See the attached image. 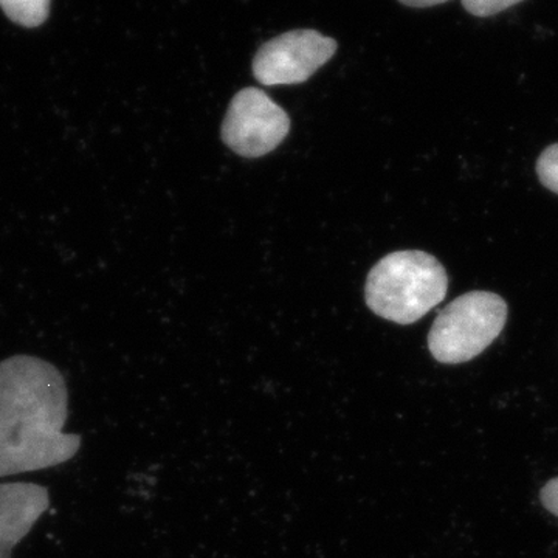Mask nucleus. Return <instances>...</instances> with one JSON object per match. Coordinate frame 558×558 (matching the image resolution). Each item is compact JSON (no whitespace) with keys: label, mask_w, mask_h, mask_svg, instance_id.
<instances>
[{"label":"nucleus","mask_w":558,"mask_h":558,"mask_svg":"<svg viewBox=\"0 0 558 558\" xmlns=\"http://www.w3.org/2000/svg\"><path fill=\"white\" fill-rule=\"evenodd\" d=\"M449 277L435 256L402 250L381 258L366 279V304L374 314L411 325L446 299Z\"/></svg>","instance_id":"f03ea898"},{"label":"nucleus","mask_w":558,"mask_h":558,"mask_svg":"<svg viewBox=\"0 0 558 558\" xmlns=\"http://www.w3.org/2000/svg\"><path fill=\"white\" fill-rule=\"evenodd\" d=\"M336 51V40L322 33H282L260 47L253 60V75L263 86L301 84L323 68Z\"/></svg>","instance_id":"39448f33"},{"label":"nucleus","mask_w":558,"mask_h":558,"mask_svg":"<svg viewBox=\"0 0 558 558\" xmlns=\"http://www.w3.org/2000/svg\"><path fill=\"white\" fill-rule=\"evenodd\" d=\"M542 502L550 513L558 517V478L550 480L549 483L542 488Z\"/></svg>","instance_id":"9d476101"},{"label":"nucleus","mask_w":558,"mask_h":558,"mask_svg":"<svg viewBox=\"0 0 558 558\" xmlns=\"http://www.w3.org/2000/svg\"><path fill=\"white\" fill-rule=\"evenodd\" d=\"M523 0H462V5L476 17H490Z\"/></svg>","instance_id":"1a4fd4ad"},{"label":"nucleus","mask_w":558,"mask_h":558,"mask_svg":"<svg viewBox=\"0 0 558 558\" xmlns=\"http://www.w3.org/2000/svg\"><path fill=\"white\" fill-rule=\"evenodd\" d=\"M403 5L411 9H428V7L440 5V3L449 2V0H399Z\"/></svg>","instance_id":"9b49d317"},{"label":"nucleus","mask_w":558,"mask_h":558,"mask_svg":"<svg viewBox=\"0 0 558 558\" xmlns=\"http://www.w3.org/2000/svg\"><path fill=\"white\" fill-rule=\"evenodd\" d=\"M508 322V304L497 293H465L451 301L433 323L428 348L433 357L458 365L486 351Z\"/></svg>","instance_id":"7ed1b4c3"},{"label":"nucleus","mask_w":558,"mask_h":558,"mask_svg":"<svg viewBox=\"0 0 558 558\" xmlns=\"http://www.w3.org/2000/svg\"><path fill=\"white\" fill-rule=\"evenodd\" d=\"M289 131L288 112L266 92L247 87L231 100L220 134L238 156L258 159L277 149Z\"/></svg>","instance_id":"20e7f679"},{"label":"nucleus","mask_w":558,"mask_h":558,"mask_svg":"<svg viewBox=\"0 0 558 558\" xmlns=\"http://www.w3.org/2000/svg\"><path fill=\"white\" fill-rule=\"evenodd\" d=\"M537 174L543 186L558 194V143L548 146L538 157Z\"/></svg>","instance_id":"6e6552de"},{"label":"nucleus","mask_w":558,"mask_h":558,"mask_svg":"<svg viewBox=\"0 0 558 558\" xmlns=\"http://www.w3.org/2000/svg\"><path fill=\"white\" fill-rule=\"evenodd\" d=\"M69 391L57 366L33 355L0 362V480L65 464L81 449L65 433Z\"/></svg>","instance_id":"f257e3e1"},{"label":"nucleus","mask_w":558,"mask_h":558,"mask_svg":"<svg viewBox=\"0 0 558 558\" xmlns=\"http://www.w3.org/2000/svg\"><path fill=\"white\" fill-rule=\"evenodd\" d=\"M7 16L24 27H38L49 17L50 0H0Z\"/></svg>","instance_id":"0eeeda50"},{"label":"nucleus","mask_w":558,"mask_h":558,"mask_svg":"<svg viewBox=\"0 0 558 558\" xmlns=\"http://www.w3.org/2000/svg\"><path fill=\"white\" fill-rule=\"evenodd\" d=\"M49 508L47 487L35 483L0 484V558H13L14 548Z\"/></svg>","instance_id":"423d86ee"}]
</instances>
